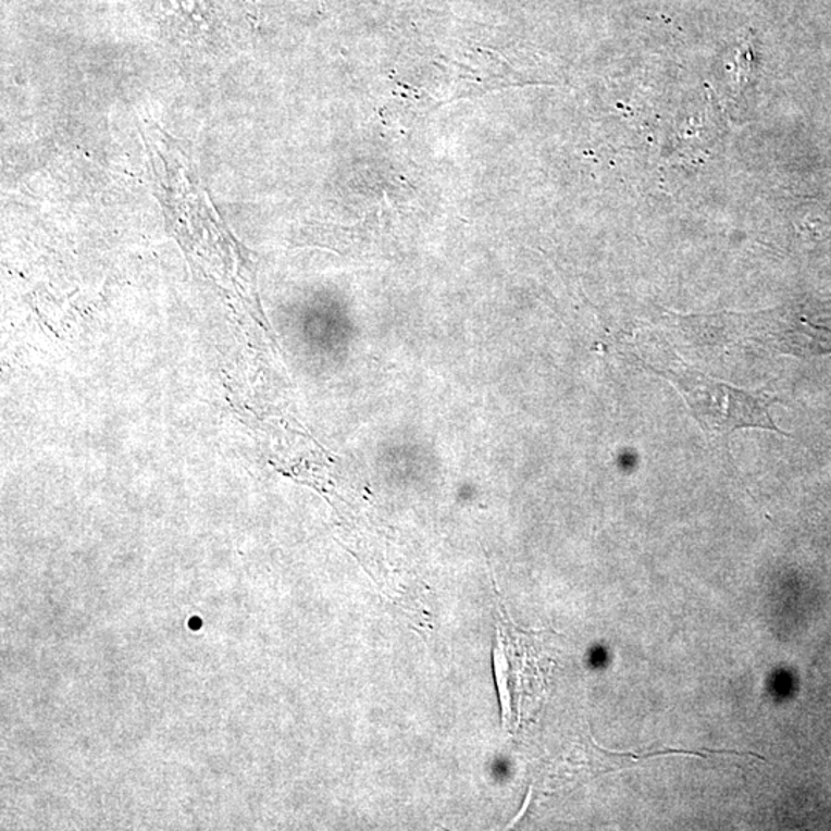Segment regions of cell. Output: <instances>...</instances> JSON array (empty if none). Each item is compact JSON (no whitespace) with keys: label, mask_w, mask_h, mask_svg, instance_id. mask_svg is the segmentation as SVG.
Returning <instances> with one entry per match:
<instances>
[{"label":"cell","mask_w":831,"mask_h":831,"mask_svg":"<svg viewBox=\"0 0 831 831\" xmlns=\"http://www.w3.org/2000/svg\"><path fill=\"white\" fill-rule=\"evenodd\" d=\"M493 662L503 704V723L521 725L544 692L543 667L532 633L521 632L506 618L497 619Z\"/></svg>","instance_id":"cell-2"},{"label":"cell","mask_w":831,"mask_h":831,"mask_svg":"<svg viewBox=\"0 0 831 831\" xmlns=\"http://www.w3.org/2000/svg\"><path fill=\"white\" fill-rule=\"evenodd\" d=\"M659 374L678 388L697 424L716 445L725 444L736 430L751 426L786 436L771 418L770 407L777 398L767 393L747 392L711 380L703 371L687 369L684 363L678 369L659 371Z\"/></svg>","instance_id":"cell-1"},{"label":"cell","mask_w":831,"mask_h":831,"mask_svg":"<svg viewBox=\"0 0 831 831\" xmlns=\"http://www.w3.org/2000/svg\"><path fill=\"white\" fill-rule=\"evenodd\" d=\"M608 755L615 756V758H632L634 760H641V759H652L655 758V756H667V755H693V756H699V758H705V755L700 752H687V751H674V748H670V751H658V752H648V753H640V755H633V753H611L607 752Z\"/></svg>","instance_id":"cell-3"}]
</instances>
